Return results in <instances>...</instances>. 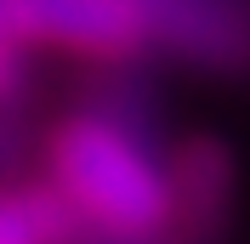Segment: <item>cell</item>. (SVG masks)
Here are the masks:
<instances>
[{
	"label": "cell",
	"mask_w": 250,
	"mask_h": 244,
	"mask_svg": "<svg viewBox=\"0 0 250 244\" xmlns=\"http://www.w3.org/2000/svg\"><path fill=\"white\" fill-rule=\"evenodd\" d=\"M0 244H91L62 193L40 176H0Z\"/></svg>",
	"instance_id": "5"
},
{
	"label": "cell",
	"mask_w": 250,
	"mask_h": 244,
	"mask_svg": "<svg viewBox=\"0 0 250 244\" xmlns=\"http://www.w3.org/2000/svg\"><path fill=\"white\" fill-rule=\"evenodd\" d=\"M148 57L210 80L250 74V0H131Z\"/></svg>",
	"instance_id": "3"
},
{
	"label": "cell",
	"mask_w": 250,
	"mask_h": 244,
	"mask_svg": "<svg viewBox=\"0 0 250 244\" xmlns=\"http://www.w3.org/2000/svg\"><path fill=\"white\" fill-rule=\"evenodd\" d=\"M171 137L137 68L97 74L74 108L40 125L34 170L62 193L91 244H176V199L165 170Z\"/></svg>",
	"instance_id": "1"
},
{
	"label": "cell",
	"mask_w": 250,
	"mask_h": 244,
	"mask_svg": "<svg viewBox=\"0 0 250 244\" xmlns=\"http://www.w3.org/2000/svg\"><path fill=\"white\" fill-rule=\"evenodd\" d=\"M165 170H171V199H176V244H222L233 233V204H239V170L228 142L171 137Z\"/></svg>",
	"instance_id": "4"
},
{
	"label": "cell",
	"mask_w": 250,
	"mask_h": 244,
	"mask_svg": "<svg viewBox=\"0 0 250 244\" xmlns=\"http://www.w3.org/2000/svg\"><path fill=\"white\" fill-rule=\"evenodd\" d=\"M29 85H34V51L0 34V114L29 108Z\"/></svg>",
	"instance_id": "6"
},
{
	"label": "cell",
	"mask_w": 250,
	"mask_h": 244,
	"mask_svg": "<svg viewBox=\"0 0 250 244\" xmlns=\"http://www.w3.org/2000/svg\"><path fill=\"white\" fill-rule=\"evenodd\" d=\"M0 34L29 51L91 62L97 74L154 62L131 0H0Z\"/></svg>",
	"instance_id": "2"
}]
</instances>
